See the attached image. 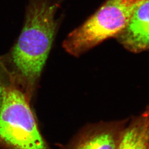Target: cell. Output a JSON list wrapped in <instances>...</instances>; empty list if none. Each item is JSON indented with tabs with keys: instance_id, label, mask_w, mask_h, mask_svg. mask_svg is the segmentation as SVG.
<instances>
[{
	"instance_id": "6da1fadb",
	"label": "cell",
	"mask_w": 149,
	"mask_h": 149,
	"mask_svg": "<svg viewBox=\"0 0 149 149\" xmlns=\"http://www.w3.org/2000/svg\"><path fill=\"white\" fill-rule=\"evenodd\" d=\"M64 0H28L24 24L7 56L13 82L31 101L58 31L57 11Z\"/></svg>"
},
{
	"instance_id": "7a4b0ae2",
	"label": "cell",
	"mask_w": 149,
	"mask_h": 149,
	"mask_svg": "<svg viewBox=\"0 0 149 149\" xmlns=\"http://www.w3.org/2000/svg\"><path fill=\"white\" fill-rule=\"evenodd\" d=\"M146 0H107L80 26L70 33L63 43L68 53L80 56L111 38L128 24Z\"/></svg>"
},
{
	"instance_id": "3957f363",
	"label": "cell",
	"mask_w": 149,
	"mask_h": 149,
	"mask_svg": "<svg viewBox=\"0 0 149 149\" xmlns=\"http://www.w3.org/2000/svg\"><path fill=\"white\" fill-rule=\"evenodd\" d=\"M0 145L7 149H50L30 101L13 82L6 86L0 104Z\"/></svg>"
},
{
	"instance_id": "277c9868",
	"label": "cell",
	"mask_w": 149,
	"mask_h": 149,
	"mask_svg": "<svg viewBox=\"0 0 149 149\" xmlns=\"http://www.w3.org/2000/svg\"><path fill=\"white\" fill-rule=\"evenodd\" d=\"M126 123L123 120L88 125L72 140L71 149H118Z\"/></svg>"
},
{
	"instance_id": "5b68a950",
	"label": "cell",
	"mask_w": 149,
	"mask_h": 149,
	"mask_svg": "<svg viewBox=\"0 0 149 149\" xmlns=\"http://www.w3.org/2000/svg\"><path fill=\"white\" fill-rule=\"evenodd\" d=\"M116 38L131 52L138 53L149 50V0L139 7Z\"/></svg>"
},
{
	"instance_id": "8992f818",
	"label": "cell",
	"mask_w": 149,
	"mask_h": 149,
	"mask_svg": "<svg viewBox=\"0 0 149 149\" xmlns=\"http://www.w3.org/2000/svg\"><path fill=\"white\" fill-rule=\"evenodd\" d=\"M149 149V106L127 125L118 149Z\"/></svg>"
},
{
	"instance_id": "52a82bcc",
	"label": "cell",
	"mask_w": 149,
	"mask_h": 149,
	"mask_svg": "<svg viewBox=\"0 0 149 149\" xmlns=\"http://www.w3.org/2000/svg\"><path fill=\"white\" fill-rule=\"evenodd\" d=\"M6 86L2 85L1 81L0 80V104L2 100V97H3V92H4V90Z\"/></svg>"
},
{
	"instance_id": "ba28073f",
	"label": "cell",
	"mask_w": 149,
	"mask_h": 149,
	"mask_svg": "<svg viewBox=\"0 0 149 149\" xmlns=\"http://www.w3.org/2000/svg\"></svg>"
}]
</instances>
